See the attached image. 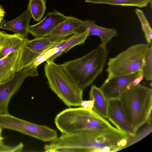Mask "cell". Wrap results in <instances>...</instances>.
<instances>
[{
    "mask_svg": "<svg viewBox=\"0 0 152 152\" xmlns=\"http://www.w3.org/2000/svg\"><path fill=\"white\" fill-rule=\"evenodd\" d=\"M3 17L2 16H0V24L3 19Z\"/></svg>",
    "mask_w": 152,
    "mask_h": 152,
    "instance_id": "obj_30",
    "label": "cell"
},
{
    "mask_svg": "<svg viewBox=\"0 0 152 152\" xmlns=\"http://www.w3.org/2000/svg\"><path fill=\"white\" fill-rule=\"evenodd\" d=\"M94 106V101L89 99L88 100H83L80 107L90 110H92Z\"/></svg>",
    "mask_w": 152,
    "mask_h": 152,
    "instance_id": "obj_26",
    "label": "cell"
},
{
    "mask_svg": "<svg viewBox=\"0 0 152 152\" xmlns=\"http://www.w3.org/2000/svg\"><path fill=\"white\" fill-rule=\"evenodd\" d=\"M88 36L89 31L88 30L83 32L69 36L54 47L47 50L49 58L46 61H54L63 53H66L76 46L83 44Z\"/></svg>",
    "mask_w": 152,
    "mask_h": 152,
    "instance_id": "obj_13",
    "label": "cell"
},
{
    "mask_svg": "<svg viewBox=\"0 0 152 152\" xmlns=\"http://www.w3.org/2000/svg\"><path fill=\"white\" fill-rule=\"evenodd\" d=\"M151 131L152 122L151 121H150L138 128L136 131L134 135L132 136H129L126 148L144 138Z\"/></svg>",
    "mask_w": 152,
    "mask_h": 152,
    "instance_id": "obj_22",
    "label": "cell"
},
{
    "mask_svg": "<svg viewBox=\"0 0 152 152\" xmlns=\"http://www.w3.org/2000/svg\"><path fill=\"white\" fill-rule=\"evenodd\" d=\"M83 22V21L78 18L67 16L65 20L53 30L49 36H67L81 33L80 29Z\"/></svg>",
    "mask_w": 152,
    "mask_h": 152,
    "instance_id": "obj_18",
    "label": "cell"
},
{
    "mask_svg": "<svg viewBox=\"0 0 152 152\" xmlns=\"http://www.w3.org/2000/svg\"><path fill=\"white\" fill-rule=\"evenodd\" d=\"M27 9L34 20L39 22L43 16L46 9V1L29 0Z\"/></svg>",
    "mask_w": 152,
    "mask_h": 152,
    "instance_id": "obj_21",
    "label": "cell"
},
{
    "mask_svg": "<svg viewBox=\"0 0 152 152\" xmlns=\"http://www.w3.org/2000/svg\"><path fill=\"white\" fill-rule=\"evenodd\" d=\"M28 40L20 34L0 31V60L12 52L22 49Z\"/></svg>",
    "mask_w": 152,
    "mask_h": 152,
    "instance_id": "obj_15",
    "label": "cell"
},
{
    "mask_svg": "<svg viewBox=\"0 0 152 152\" xmlns=\"http://www.w3.org/2000/svg\"><path fill=\"white\" fill-rule=\"evenodd\" d=\"M0 127L12 129L44 142L58 137L56 131L47 126L34 124L8 114L0 115Z\"/></svg>",
    "mask_w": 152,
    "mask_h": 152,
    "instance_id": "obj_7",
    "label": "cell"
},
{
    "mask_svg": "<svg viewBox=\"0 0 152 152\" xmlns=\"http://www.w3.org/2000/svg\"><path fill=\"white\" fill-rule=\"evenodd\" d=\"M6 12L4 11L0 10V16L4 17L5 15Z\"/></svg>",
    "mask_w": 152,
    "mask_h": 152,
    "instance_id": "obj_28",
    "label": "cell"
},
{
    "mask_svg": "<svg viewBox=\"0 0 152 152\" xmlns=\"http://www.w3.org/2000/svg\"><path fill=\"white\" fill-rule=\"evenodd\" d=\"M31 18V14L27 9L20 16L12 20L7 21L3 19L0 24V28L13 31L25 39H28Z\"/></svg>",
    "mask_w": 152,
    "mask_h": 152,
    "instance_id": "obj_16",
    "label": "cell"
},
{
    "mask_svg": "<svg viewBox=\"0 0 152 152\" xmlns=\"http://www.w3.org/2000/svg\"><path fill=\"white\" fill-rule=\"evenodd\" d=\"M45 61V73L50 89L68 107H80L83 90L74 82L60 64L53 61Z\"/></svg>",
    "mask_w": 152,
    "mask_h": 152,
    "instance_id": "obj_5",
    "label": "cell"
},
{
    "mask_svg": "<svg viewBox=\"0 0 152 152\" xmlns=\"http://www.w3.org/2000/svg\"><path fill=\"white\" fill-rule=\"evenodd\" d=\"M128 138L116 128L64 134L61 141L63 147L78 149L81 152H116L126 148Z\"/></svg>",
    "mask_w": 152,
    "mask_h": 152,
    "instance_id": "obj_1",
    "label": "cell"
},
{
    "mask_svg": "<svg viewBox=\"0 0 152 152\" xmlns=\"http://www.w3.org/2000/svg\"><path fill=\"white\" fill-rule=\"evenodd\" d=\"M107 118L118 129L128 136L134 134L135 132L129 124L118 98L108 100Z\"/></svg>",
    "mask_w": 152,
    "mask_h": 152,
    "instance_id": "obj_12",
    "label": "cell"
},
{
    "mask_svg": "<svg viewBox=\"0 0 152 152\" xmlns=\"http://www.w3.org/2000/svg\"><path fill=\"white\" fill-rule=\"evenodd\" d=\"M86 3L102 4L123 6H134L142 8L149 3L151 5L152 0H85Z\"/></svg>",
    "mask_w": 152,
    "mask_h": 152,
    "instance_id": "obj_20",
    "label": "cell"
},
{
    "mask_svg": "<svg viewBox=\"0 0 152 152\" xmlns=\"http://www.w3.org/2000/svg\"><path fill=\"white\" fill-rule=\"evenodd\" d=\"M22 49L12 52L0 60V85L10 80L17 72Z\"/></svg>",
    "mask_w": 152,
    "mask_h": 152,
    "instance_id": "obj_14",
    "label": "cell"
},
{
    "mask_svg": "<svg viewBox=\"0 0 152 152\" xmlns=\"http://www.w3.org/2000/svg\"><path fill=\"white\" fill-rule=\"evenodd\" d=\"M135 12L140 21L148 44H152V30L148 20L142 10L136 8Z\"/></svg>",
    "mask_w": 152,
    "mask_h": 152,
    "instance_id": "obj_23",
    "label": "cell"
},
{
    "mask_svg": "<svg viewBox=\"0 0 152 152\" xmlns=\"http://www.w3.org/2000/svg\"><path fill=\"white\" fill-rule=\"evenodd\" d=\"M0 10H2V11H4L3 7H2V6L1 5H0Z\"/></svg>",
    "mask_w": 152,
    "mask_h": 152,
    "instance_id": "obj_29",
    "label": "cell"
},
{
    "mask_svg": "<svg viewBox=\"0 0 152 152\" xmlns=\"http://www.w3.org/2000/svg\"><path fill=\"white\" fill-rule=\"evenodd\" d=\"M143 78L147 81L152 80V46L150 45L149 50L142 68Z\"/></svg>",
    "mask_w": 152,
    "mask_h": 152,
    "instance_id": "obj_24",
    "label": "cell"
},
{
    "mask_svg": "<svg viewBox=\"0 0 152 152\" xmlns=\"http://www.w3.org/2000/svg\"><path fill=\"white\" fill-rule=\"evenodd\" d=\"M118 99L129 124L135 132L141 126L151 120V88L140 83L132 85Z\"/></svg>",
    "mask_w": 152,
    "mask_h": 152,
    "instance_id": "obj_3",
    "label": "cell"
},
{
    "mask_svg": "<svg viewBox=\"0 0 152 152\" xmlns=\"http://www.w3.org/2000/svg\"><path fill=\"white\" fill-rule=\"evenodd\" d=\"M54 122L56 127L63 134L116 128L94 110L80 107L62 110L56 115Z\"/></svg>",
    "mask_w": 152,
    "mask_h": 152,
    "instance_id": "obj_4",
    "label": "cell"
},
{
    "mask_svg": "<svg viewBox=\"0 0 152 152\" xmlns=\"http://www.w3.org/2000/svg\"><path fill=\"white\" fill-rule=\"evenodd\" d=\"M24 145L21 142L15 146H11L4 145V143L0 144V152H21L23 149Z\"/></svg>",
    "mask_w": 152,
    "mask_h": 152,
    "instance_id": "obj_25",
    "label": "cell"
},
{
    "mask_svg": "<svg viewBox=\"0 0 152 152\" xmlns=\"http://www.w3.org/2000/svg\"><path fill=\"white\" fill-rule=\"evenodd\" d=\"M87 30L89 31V36H98L101 40V44L105 47L113 38L118 36L116 29L98 26L96 24L95 21L94 20H87L83 21L80 29V32H83Z\"/></svg>",
    "mask_w": 152,
    "mask_h": 152,
    "instance_id": "obj_17",
    "label": "cell"
},
{
    "mask_svg": "<svg viewBox=\"0 0 152 152\" xmlns=\"http://www.w3.org/2000/svg\"><path fill=\"white\" fill-rule=\"evenodd\" d=\"M149 46L148 44L134 45L115 56L110 58L107 64L106 80L141 71Z\"/></svg>",
    "mask_w": 152,
    "mask_h": 152,
    "instance_id": "obj_6",
    "label": "cell"
},
{
    "mask_svg": "<svg viewBox=\"0 0 152 152\" xmlns=\"http://www.w3.org/2000/svg\"><path fill=\"white\" fill-rule=\"evenodd\" d=\"M69 36H48L28 39L21 49L17 72L30 66L44 52L54 47Z\"/></svg>",
    "mask_w": 152,
    "mask_h": 152,
    "instance_id": "obj_8",
    "label": "cell"
},
{
    "mask_svg": "<svg viewBox=\"0 0 152 152\" xmlns=\"http://www.w3.org/2000/svg\"><path fill=\"white\" fill-rule=\"evenodd\" d=\"M39 76L37 68L30 65L17 72L14 77L7 83L0 85V115L9 114L8 105L12 96L19 90L26 79Z\"/></svg>",
    "mask_w": 152,
    "mask_h": 152,
    "instance_id": "obj_9",
    "label": "cell"
},
{
    "mask_svg": "<svg viewBox=\"0 0 152 152\" xmlns=\"http://www.w3.org/2000/svg\"><path fill=\"white\" fill-rule=\"evenodd\" d=\"M2 129L0 127V144H3V140L4 139V138L2 135Z\"/></svg>",
    "mask_w": 152,
    "mask_h": 152,
    "instance_id": "obj_27",
    "label": "cell"
},
{
    "mask_svg": "<svg viewBox=\"0 0 152 152\" xmlns=\"http://www.w3.org/2000/svg\"><path fill=\"white\" fill-rule=\"evenodd\" d=\"M143 78L141 70L105 80L100 88L108 100L118 99L131 86L140 83Z\"/></svg>",
    "mask_w": 152,
    "mask_h": 152,
    "instance_id": "obj_10",
    "label": "cell"
},
{
    "mask_svg": "<svg viewBox=\"0 0 152 152\" xmlns=\"http://www.w3.org/2000/svg\"><path fill=\"white\" fill-rule=\"evenodd\" d=\"M108 55L101 44L83 56L66 61L60 66L74 82L84 90L102 72Z\"/></svg>",
    "mask_w": 152,
    "mask_h": 152,
    "instance_id": "obj_2",
    "label": "cell"
},
{
    "mask_svg": "<svg viewBox=\"0 0 152 152\" xmlns=\"http://www.w3.org/2000/svg\"><path fill=\"white\" fill-rule=\"evenodd\" d=\"M67 18V16L54 10L48 13L38 23L29 26V33L34 38L49 36L53 30Z\"/></svg>",
    "mask_w": 152,
    "mask_h": 152,
    "instance_id": "obj_11",
    "label": "cell"
},
{
    "mask_svg": "<svg viewBox=\"0 0 152 152\" xmlns=\"http://www.w3.org/2000/svg\"><path fill=\"white\" fill-rule=\"evenodd\" d=\"M89 96V99L94 101L93 110L103 117L107 118L108 100L100 88L92 85Z\"/></svg>",
    "mask_w": 152,
    "mask_h": 152,
    "instance_id": "obj_19",
    "label": "cell"
}]
</instances>
